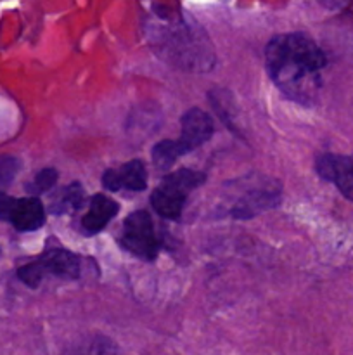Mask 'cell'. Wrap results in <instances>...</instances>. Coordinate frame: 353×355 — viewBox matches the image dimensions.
<instances>
[{
  "mask_svg": "<svg viewBox=\"0 0 353 355\" xmlns=\"http://www.w3.org/2000/svg\"><path fill=\"white\" fill-rule=\"evenodd\" d=\"M147 40L156 54L175 68L197 73L213 68V47L206 33L189 19L158 10L147 23Z\"/></svg>",
  "mask_w": 353,
  "mask_h": 355,
  "instance_id": "obj_2",
  "label": "cell"
},
{
  "mask_svg": "<svg viewBox=\"0 0 353 355\" xmlns=\"http://www.w3.org/2000/svg\"><path fill=\"white\" fill-rule=\"evenodd\" d=\"M19 159L12 158V156H0V186H6L19 170Z\"/></svg>",
  "mask_w": 353,
  "mask_h": 355,
  "instance_id": "obj_15",
  "label": "cell"
},
{
  "mask_svg": "<svg viewBox=\"0 0 353 355\" xmlns=\"http://www.w3.org/2000/svg\"><path fill=\"white\" fill-rule=\"evenodd\" d=\"M121 248L142 260L152 262L161 250V239L158 238L151 215L144 210L134 211L123 222L120 238Z\"/></svg>",
  "mask_w": 353,
  "mask_h": 355,
  "instance_id": "obj_5",
  "label": "cell"
},
{
  "mask_svg": "<svg viewBox=\"0 0 353 355\" xmlns=\"http://www.w3.org/2000/svg\"><path fill=\"white\" fill-rule=\"evenodd\" d=\"M266 69L277 89L300 104L311 103L327 59L322 49L303 33L277 35L265 51Z\"/></svg>",
  "mask_w": 353,
  "mask_h": 355,
  "instance_id": "obj_1",
  "label": "cell"
},
{
  "mask_svg": "<svg viewBox=\"0 0 353 355\" xmlns=\"http://www.w3.org/2000/svg\"><path fill=\"white\" fill-rule=\"evenodd\" d=\"M55 182H57V172L54 168H44L35 175V179L28 184L26 189L30 194L38 196V194H44L48 189H52Z\"/></svg>",
  "mask_w": 353,
  "mask_h": 355,
  "instance_id": "obj_14",
  "label": "cell"
},
{
  "mask_svg": "<svg viewBox=\"0 0 353 355\" xmlns=\"http://www.w3.org/2000/svg\"><path fill=\"white\" fill-rule=\"evenodd\" d=\"M120 211V205L106 194H96L90 201V208L82 218V229L85 234H99Z\"/></svg>",
  "mask_w": 353,
  "mask_h": 355,
  "instance_id": "obj_11",
  "label": "cell"
},
{
  "mask_svg": "<svg viewBox=\"0 0 353 355\" xmlns=\"http://www.w3.org/2000/svg\"><path fill=\"white\" fill-rule=\"evenodd\" d=\"M83 203H85V191H83L82 184L73 182L62 187L61 193L55 196L54 203L51 205V211L54 215L69 214V211L80 210Z\"/></svg>",
  "mask_w": 353,
  "mask_h": 355,
  "instance_id": "obj_12",
  "label": "cell"
},
{
  "mask_svg": "<svg viewBox=\"0 0 353 355\" xmlns=\"http://www.w3.org/2000/svg\"><path fill=\"white\" fill-rule=\"evenodd\" d=\"M0 220L10 222L19 232L38 231L45 224L44 205L38 198H17L0 193Z\"/></svg>",
  "mask_w": 353,
  "mask_h": 355,
  "instance_id": "obj_6",
  "label": "cell"
},
{
  "mask_svg": "<svg viewBox=\"0 0 353 355\" xmlns=\"http://www.w3.org/2000/svg\"><path fill=\"white\" fill-rule=\"evenodd\" d=\"M280 201V189L275 184L270 182L269 186L249 187L242 191L241 196L232 205L230 215L234 218H253L258 214L277 207Z\"/></svg>",
  "mask_w": 353,
  "mask_h": 355,
  "instance_id": "obj_8",
  "label": "cell"
},
{
  "mask_svg": "<svg viewBox=\"0 0 353 355\" xmlns=\"http://www.w3.org/2000/svg\"><path fill=\"white\" fill-rule=\"evenodd\" d=\"M215 125L208 113H204L199 107H192L182 116V135L176 142L180 155L194 151L204 142H208L213 135Z\"/></svg>",
  "mask_w": 353,
  "mask_h": 355,
  "instance_id": "obj_9",
  "label": "cell"
},
{
  "mask_svg": "<svg viewBox=\"0 0 353 355\" xmlns=\"http://www.w3.org/2000/svg\"><path fill=\"white\" fill-rule=\"evenodd\" d=\"M102 186L107 191H144L147 187V172L138 159L109 168L102 175Z\"/></svg>",
  "mask_w": 353,
  "mask_h": 355,
  "instance_id": "obj_10",
  "label": "cell"
},
{
  "mask_svg": "<svg viewBox=\"0 0 353 355\" xmlns=\"http://www.w3.org/2000/svg\"><path fill=\"white\" fill-rule=\"evenodd\" d=\"M206 180L203 172L182 168L170 173L163 179V182L152 191L151 203L156 214L168 220H179L185 207L187 196L192 189L199 187Z\"/></svg>",
  "mask_w": 353,
  "mask_h": 355,
  "instance_id": "obj_3",
  "label": "cell"
},
{
  "mask_svg": "<svg viewBox=\"0 0 353 355\" xmlns=\"http://www.w3.org/2000/svg\"><path fill=\"white\" fill-rule=\"evenodd\" d=\"M45 276L78 279L82 276V260L69 250L52 248L38 260L17 269V277L30 288H37Z\"/></svg>",
  "mask_w": 353,
  "mask_h": 355,
  "instance_id": "obj_4",
  "label": "cell"
},
{
  "mask_svg": "<svg viewBox=\"0 0 353 355\" xmlns=\"http://www.w3.org/2000/svg\"><path fill=\"white\" fill-rule=\"evenodd\" d=\"M180 156L182 155H180L179 148H176V142L170 141V139L158 142L152 148V163H154L158 170H168Z\"/></svg>",
  "mask_w": 353,
  "mask_h": 355,
  "instance_id": "obj_13",
  "label": "cell"
},
{
  "mask_svg": "<svg viewBox=\"0 0 353 355\" xmlns=\"http://www.w3.org/2000/svg\"><path fill=\"white\" fill-rule=\"evenodd\" d=\"M315 170L320 179L334 184L346 200L353 201V155L324 153L315 159Z\"/></svg>",
  "mask_w": 353,
  "mask_h": 355,
  "instance_id": "obj_7",
  "label": "cell"
}]
</instances>
